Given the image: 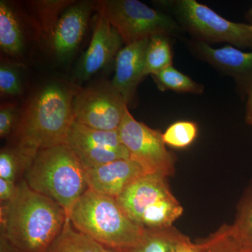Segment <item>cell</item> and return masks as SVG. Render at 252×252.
Listing matches in <instances>:
<instances>
[{
  "mask_svg": "<svg viewBox=\"0 0 252 252\" xmlns=\"http://www.w3.org/2000/svg\"><path fill=\"white\" fill-rule=\"evenodd\" d=\"M188 47L199 59L234 78L245 94L252 86V51L244 52L230 45L213 48L198 40L189 41Z\"/></svg>",
  "mask_w": 252,
  "mask_h": 252,
  "instance_id": "8fae6325",
  "label": "cell"
},
{
  "mask_svg": "<svg viewBox=\"0 0 252 252\" xmlns=\"http://www.w3.org/2000/svg\"><path fill=\"white\" fill-rule=\"evenodd\" d=\"M129 158L138 163L146 174L168 177L175 172V159L166 149L160 131L137 122L127 109L119 129Z\"/></svg>",
  "mask_w": 252,
  "mask_h": 252,
  "instance_id": "ba28073f",
  "label": "cell"
},
{
  "mask_svg": "<svg viewBox=\"0 0 252 252\" xmlns=\"http://www.w3.org/2000/svg\"><path fill=\"white\" fill-rule=\"evenodd\" d=\"M74 2L67 0H42L32 1L38 22L43 32L51 40L55 27L59 19V14Z\"/></svg>",
  "mask_w": 252,
  "mask_h": 252,
  "instance_id": "603a6c76",
  "label": "cell"
},
{
  "mask_svg": "<svg viewBox=\"0 0 252 252\" xmlns=\"http://www.w3.org/2000/svg\"><path fill=\"white\" fill-rule=\"evenodd\" d=\"M104 248L76 229L67 218L61 233L45 252H102Z\"/></svg>",
  "mask_w": 252,
  "mask_h": 252,
  "instance_id": "ac0fdd59",
  "label": "cell"
},
{
  "mask_svg": "<svg viewBox=\"0 0 252 252\" xmlns=\"http://www.w3.org/2000/svg\"><path fill=\"white\" fill-rule=\"evenodd\" d=\"M102 252H127L125 250H117V249L104 248Z\"/></svg>",
  "mask_w": 252,
  "mask_h": 252,
  "instance_id": "1f68e13d",
  "label": "cell"
},
{
  "mask_svg": "<svg viewBox=\"0 0 252 252\" xmlns=\"http://www.w3.org/2000/svg\"><path fill=\"white\" fill-rule=\"evenodd\" d=\"M0 47L5 54L18 57L25 49V36L17 15L8 1H0Z\"/></svg>",
  "mask_w": 252,
  "mask_h": 252,
  "instance_id": "2e32d148",
  "label": "cell"
},
{
  "mask_svg": "<svg viewBox=\"0 0 252 252\" xmlns=\"http://www.w3.org/2000/svg\"><path fill=\"white\" fill-rule=\"evenodd\" d=\"M184 234L173 226L167 229L145 230L140 243L127 252H172Z\"/></svg>",
  "mask_w": 252,
  "mask_h": 252,
  "instance_id": "ffe728a7",
  "label": "cell"
},
{
  "mask_svg": "<svg viewBox=\"0 0 252 252\" xmlns=\"http://www.w3.org/2000/svg\"><path fill=\"white\" fill-rule=\"evenodd\" d=\"M200 241L203 252H244L232 234L230 225H222L215 233Z\"/></svg>",
  "mask_w": 252,
  "mask_h": 252,
  "instance_id": "d4e9b609",
  "label": "cell"
},
{
  "mask_svg": "<svg viewBox=\"0 0 252 252\" xmlns=\"http://www.w3.org/2000/svg\"><path fill=\"white\" fill-rule=\"evenodd\" d=\"M248 16L249 19H250V21H251V22H252V8L250 10V11H249Z\"/></svg>",
  "mask_w": 252,
  "mask_h": 252,
  "instance_id": "d6a6232c",
  "label": "cell"
},
{
  "mask_svg": "<svg viewBox=\"0 0 252 252\" xmlns=\"http://www.w3.org/2000/svg\"><path fill=\"white\" fill-rule=\"evenodd\" d=\"M37 152L20 144L4 147L0 152V178L19 183Z\"/></svg>",
  "mask_w": 252,
  "mask_h": 252,
  "instance_id": "e0dca14e",
  "label": "cell"
},
{
  "mask_svg": "<svg viewBox=\"0 0 252 252\" xmlns=\"http://www.w3.org/2000/svg\"><path fill=\"white\" fill-rule=\"evenodd\" d=\"M67 218L76 229L104 248L130 250L140 243L145 232L127 216L117 199L89 189Z\"/></svg>",
  "mask_w": 252,
  "mask_h": 252,
  "instance_id": "3957f363",
  "label": "cell"
},
{
  "mask_svg": "<svg viewBox=\"0 0 252 252\" xmlns=\"http://www.w3.org/2000/svg\"><path fill=\"white\" fill-rule=\"evenodd\" d=\"M18 184L0 178V201L1 204L9 203L17 193Z\"/></svg>",
  "mask_w": 252,
  "mask_h": 252,
  "instance_id": "83f0119b",
  "label": "cell"
},
{
  "mask_svg": "<svg viewBox=\"0 0 252 252\" xmlns=\"http://www.w3.org/2000/svg\"><path fill=\"white\" fill-rule=\"evenodd\" d=\"M0 252H18L11 243L0 234Z\"/></svg>",
  "mask_w": 252,
  "mask_h": 252,
  "instance_id": "4dcf8cb0",
  "label": "cell"
},
{
  "mask_svg": "<svg viewBox=\"0 0 252 252\" xmlns=\"http://www.w3.org/2000/svg\"><path fill=\"white\" fill-rule=\"evenodd\" d=\"M99 15L117 30L126 45L155 35H177L180 27L171 16L138 0H104L97 3Z\"/></svg>",
  "mask_w": 252,
  "mask_h": 252,
  "instance_id": "8992f818",
  "label": "cell"
},
{
  "mask_svg": "<svg viewBox=\"0 0 252 252\" xmlns=\"http://www.w3.org/2000/svg\"><path fill=\"white\" fill-rule=\"evenodd\" d=\"M94 4L89 1L73 3L61 14L50 40L60 61H68L77 51L85 34Z\"/></svg>",
  "mask_w": 252,
  "mask_h": 252,
  "instance_id": "7c38bea8",
  "label": "cell"
},
{
  "mask_svg": "<svg viewBox=\"0 0 252 252\" xmlns=\"http://www.w3.org/2000/svg\"><path fill=\"white\" fill-rule=\"evenodd\" d=\"M16 122V109L14 104L1 106L0 109V137L5 138L14 131Z\"/></svg>",
  "mask_w": 252,
  "mask_h": 252,
  "instance_id": "4316f807",
  "label": "cell"
},
{
  "mask_svg": "<svg viewBox=\"0 0 252 252\" xmlns=\"http://www.w3.org/2000/svg\"><path fill=\"white\" fill-rule=\"evenodd\" d=\"M198 135V127L195 123L180 121L172 124L162 133L166 145L176 149L187 148L193 143Z\"/></svg>",
  "mask_w": 252,
  "mask_h": 252,
  "instance_id": "cb8c5ba5",
  "label": "cell"
},
{
  "mask_svg": "<svg viewBox=\"0 0 252 252\" xmlns=\"http://www.w3.org/2000/svg\"><path fill=\"white\" fill-rule=\"evenodd\" d=\"M65 144L86 170L119 159L129 158L118 130H97L74 121Z\"/></svg>",
  "mask_w": 252,
  "mask_h": 252,
  "instance_id": "30bf717a",
  "label": "cell"
},
{
  "mask_svg": "<svg viewBox=\"0 0 252 252\" xmlns=\"http://www.w3.org/2000/svg\"><path fill=\"white\" fill-rule=\"evenodd\" d=\"M170 4L179 23L196 40L252 49V24L232 22L195 0H177Z\"/></svg>",
  "mask_w": 252,
  "mask_h": 252,
  "instance_id": "52a82bcc",
  "label": "cell"
},
{
  "mask_svg": "<svg viewBox=\"0 0 252 252\" xmlns=\"http://www.w3.org/2000/svg\"><path fill=\"white\" fill-rule=\"evenodd\" d=\"M0 92L4 96L19 95L23 92L19 71L9 63H1L0 65Z\"/></svg>",
  "mask_w": 252,
  "mask_h": 252,
  "instance_id": "484cf974",
  "label": "cell"
},
{
  "mask_svg": "<svg viewBox=\"0 0 252 252\" xmlns=\"http://www.w3.org/2000/svg\"><path fill=\"white\" fill-rule=\"evenodd\" d=\"M123 39L117 30L99 15L89 48L77 69L79 81L88 80L109 64L120 51Z\"/></svg>",
  "mask_w": 252,
  "mask_h": 252,
  "instance_id": "4fadbf2b",
  "label": "cell"
},
{
  "mask_svg": "<svg viewBox=\"0 0 252 252\" xmlns=\"http://www.w3.org/2000/svg\"><path fill=\"white\" fill-rule=\"evenodd\" d=\"M116 199L127 216L144 230L171 228L183 213L167 177L162 175L142 176Z\"/></svg>",
  "mask_w": 252,
  "mask_h": 252,
  "instance_id": "5b68a950",
  "label": "cell"
},
{
  "mask_svg": "<svg viewBox=\"0 0 252 252\" xmlns=\"http://www.w3.org/2000/svg\"><path fill=\"white\" fill-rule=\"evenodd\" d=\"M152 77L159 90L161 91L171 90L178 93L200 94L204 91L203 86L195 82L172 65Z\"/></svg>",
  "mask_w": 252,
  "mask_h": 252,
  "instance_id": "7402d4cb",
  "label": "cell"
},
{
  "mask_svg": "<svg viewBox=\"0 0 252 252\" xmlns=\"http://www.w3.org/2000/svg\"><path fill=\"white\" fill-rule=\"evenodd\" d=\"M127 109L126 99L111 82L76 87L74 121L83 125L97 130H118Z\"/></svg>",
  "mask_w": 252,
  "mask_h": 252,
  "instance_id": "9c48e42d",
  "label": "cell"
},
{
  "mask_svg": "<svg viewBox=\"0 0 252 252\" xmlns=\"http://www.w3.org/2000/svg\"><path fill=\"white\" fill-rule=\"evenodd\" d=\"M149 39L127 44L116 57L115 74L111 81L127 103L133 98L137 86L144 76V58Z\"/></svg>",
  "mask_w": 252,
  "mask_h": 252,
  "instance_id": "9a60e30c",
  "label": "cell"
},
{
  "mask_svg": "<svg viewBox=\"0 0 252 252\" xmlns=\"http://www.w3.org/2000/svg\"><path fill=\"white\" fill-rule=\"evenodd\" d=\"M248 95L247 103L246 122L252 126V86L246 93Z\"/></svg>",
  "mask_w": 252,
  "mask_h": 252,
  "instance_id": "f546056e",
  "label": "cell"
},
{
  "mask_svg": "<svg viewBox=\"0 0 252 252\" xmlns=\"http://www.w3.org/2000/svg\"><path fill=\"white\" fill-rule=\"evenodd\" d=\"M172 252H203L201 242L193 243L190 238L184 235L174 248Z\"/></svg>",
  "mask_w": 252,
  "mask_h": 252,
  "instance_id": "f1b7e54d",
  "label": "cell"
},
{
  "mask_svg": "<svg viewBox=\"0 0 252 252\" xmlns=\"http://www.w3.org/2000/svg\"><path fill=\"white\" fill-rule=\"evenodd\" d=\"M1 235L18 252H45L67 216L52 199L37 193L23 179L9 203L1 204Z\"/></svg>",
  "mask_w": 252,
  "mask_h": 252,
  "instance_id": "6da1fadb",
  "label": "cell"
},
{
  "mask_svg": "<svg viewBox=\"0 0 252 252\" xmlns=\"http://www.w3.org/2000/svg\"><path fill=\"white\" fill-rule=\"evenodd\" d=\"M75 90L76 87L56 81L41 88L17 119L16 144L36 152L65 144L74 122Z\"/></svg>",
  "mask_w": 252,
  "mask_h": 252,
  "instance_id": "7a4b0ae2",
  "label": "cell"
},
{
  "mask_svg": "<svg viewBox=\"0 0 252 252\" xmlns=\"http://www.w3.org/2000/svg\"><path fill=\"white\" fill-rule=\"evenodd\" d=\"M172 65V53L168 36L155 35L149 38L144 58V76L158 74Z\"/></svg>",
  "mask_w": 252,
  "mask_h": 252,
  "instance_id": "d6986e66",
  "label": "cell"
},
{
  "mask_svg": "<svg viewBox=\"0 0 252 252\" xmlns=\"http://www.w3.org/2000/svg\"><path fill=\"white\" fill-rule=\"evenodd\" d=\"M146 175L130 158L119 159L86 170L88 189L117 198L135 181Z\"/></svg>",
  "mask_w": 252,
  "mask_h": 252,
  "instance_id": "5bb4252c",
  "label": "cell"
},
{
  "mask_svg": "<svg viewBox=\"0 0 252 252\" xmlns=\"http://www.w3.org/2000/svg\"><path fill=\"white\" fill-rule=\"evenodd\" d=\"M86 170L67 144L39 150L24 180L34 191L59 203L67 216L88 189Z\"/></svg>",
  "mask_w": 252,
  "mask_h": 252,
  "instance_id": "277c9868",
  "label": "cell"
},
{
  "mask_svg": "<svg viewBox=\"0 0 252 252\" xmlns=\"http://www.w3.org/2000/svg\"><path fill=\"white\" fill-rule=\"evenodd\" d=\"M232 234L244 252H252V189L244 196L230 225Z\"/></svg>",
  "mask_w": 252,
  "mask_h": 252,
  "instance_id": "44dd1931",
  "label": "cell"
}]
</instances>
